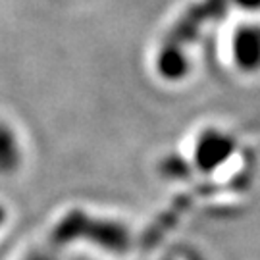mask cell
Returning <instances> with one entry per match:
<instances>
[{
  "label": "cell",
  "instance_id": "1",
  "mask_svg": "<svg viewBox=\"0 0 260 260\" xmlns=\"http://www.w3.org/2000/svg\"><path fill=\"white\" fill-rule=\"evenodd\" d=\"M232 54L235 66L252 74L260 70V25L258 23H245L235 29L232 39Z\"/></svg>",
  "mask_w": 260,
  "mask_h": 260
},
{
  "label": "cell",
  "instance_id": "2",
  "mask_svg": "<svg viewBox=\"0 0 260 260\" xmlns=\"http://www.w3.org/2000/svg\"><path fill=\"white\" fill-rule=\"evenodd\" d=\"M232 149H233V143L230 141V137L210 131L206 137H203L199 149H197L199 164L205 168V170H210V168L222 164L223 160L230 156Z\"/></svg>",
  "mask_w": 260,
  "mask_h": 260
},
{
  "label": "cell",
  "instance_id": "3",
  "mask_svg": "<svg viewBox=\"0 0 260 260\" xmlns=\"http://www.w3.org/2000/svg\"><path fill=\"white\" fill-rule=\"evenodd\" d=\"M18 149H16V141L10 135L8 129L0 127V172H10L12 168L18 164Z\"/></svg>",
  "mask_w": 260,
  "mask_h": 260
},
{
  "label": "cell",
  "instance_id": "4",
  "mask_svg": "<svg viewBox=\"0 0 260 260\" xmlns=\"http://www.w3.org/2000/svg\"><path fill=\"white\" fill-rule=\"evenodd\" d=\"M233 2L245 10H260V0H233Z\"/></svg>",
  "mask_w": 260,
  "mask_h": 260
},
{
  "label": "cell",
  "instance_id": "5",
  "mask_svg": "<svg viewBox=\"0 0 260 260\" xmlns=\"http://www.w3.org/2000/svg\"><path fill=\"white\" fill-rule=\"evenodd\" d=\"M25 260H54V258H50L48 254H45V252H33L31 256H27Z\"/></svg>",
  "mask_w": 260,
  "mask_h": 260
}]
</instances>
